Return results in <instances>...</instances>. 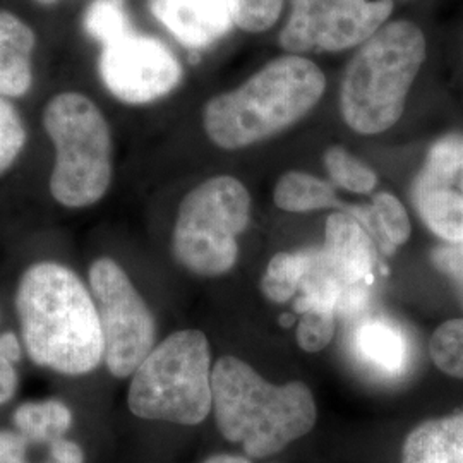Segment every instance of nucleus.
<instances>
[{"label":"nucleus","instance_id":"nucleus-13","mask_svg":"<svg viewBox=\"0 0 463 463\" xmlns=\"http://www.w3.org/2000/svg\"><path fill=\"white\" fill-rule=\"evenodd\" d=\"M151 13L193 50L213 45L233 26L232 0H151Z\"/></svg>","mask_w":463,"mask_h":463},{"label":"nucleus","instance_id":"nucleus-12","mask_svg":"<svg viewBox=\"0 0 463 463\" xmlns=\"http://www.w3.org/2000/svg\"><path fill=\"white\" fill-rule=\"evenodd\" d=\"M422 223L443 242H463V134L432 143L412 184Z\"/></svg>","mask_w":463,"mask_h":463},{"label":"nucleus","instance_id":"nucleus-2","mask_svg":"<svg viewBox=\"0 0 463 463\" xmlns=\"http://www.w3.org/2000/svg\"><path fill=\"white\" fill-rule=\"evenodd\" d=\"M326 91L323 69L304 55H281L239 88L203 109V128L218 148L242 149L298 124Z\"/></svg>","mask_w":463,"mask_h":463},{"label":"nucleus","instance_id":"nucleus-18","mask_svg":"<svg viewBox=\"0 0 463 463\" xmlns=\"http://www.w3.org/2000/svg\"><path fill=\"white\" fill-rule=\"evenodd\" d=\"M357 348L369 363L388 373H398L407 355L402 333L380 319L367 321L357 331Z\"/></svg>","mask_w":463,"mask_h":463},{"label":"nucleus","instance_id":"nucleus-20","mask_svg":"<svg viewBox=\"0 0 463 463\" xmlns=\"http://www.w3.org/2000/svg\"><path fill=\"white\" fill-rule=\"evenodd\" d=\"M325 166L335 185L354 194H369L378 185V175L363 160L344 146H330L325 151Z\"/></svg>","mask_w":463,"mask_h":463},{"label":"nucleus","instance_id":"nucleus-1","mask_svg":"<svg viewBox=\"0 0 463 463\" xmlns=\"http://www.w3.org/2000/svg\"><path fill=\"white\" fill-rule=\"evenodd\" d=\"M17 313L30 357L80 376L103 359L99 311L80 279L57 263L34 265L17 288Z\"/></svg>","mask_w":463,"mask_h":463},{"label":"nucleus","instance_id":"nucleus-9","mask_svg":"<svg viewBox=\"0 0 463 463\" xmlns=\"http://www.w3.org/2000/svg\"><path fill=\"white\" fill-rule=\"evenodd\" d=\"M90 283L103 335V359L117 378L131 376L153 350V315L116 261L97 260L90 268Z\"/></svg>","mask_w":463,"mask_h":463},{"label":"nucleus","instance_id":"nucleus-7","mask_svg":"<svg viewBox=\"0 0 463 463\" xmlns=\"http://www.w3.org/2000/svg\"><path fill=\"white\" fill-rule=\"evenodd\" d=\"M250 222V194L232 175H216L194 187L179 206L172 248L175 260L201 277L231 271L237 237Z\"/></svg>","mask_w":463,"mask_h":463},{"label":"nucleus","instance_id":"nucleus-23","mask_svg":"<svg viewBox=\"0 0 463 463\" xmlns=\"http://www.w3.org/2000/svg\"><path fill=\"white\" fill-rule=\"evenodd\" d=\"M300 313L298 325V347L316 354L330 345L335 335V309L321 302H296Z\"/></svg>","mask_w":463,"mask_h":463},{"label":"nucleus","instance_id":"nucleus-4","mask_svg":"<svg viewBox=\"0 0 463 463\" xmlns=\"http://www.w3.org/2000/svg\"><path fill=\"white\" fill-rule=\"evenodd\" d=\"M426 57V34L412 21L386 23L364 42L340 84V114L348 128L364 136L392 129Z\"/></svg>","mask_w":463,"mask_h":463},{"label":"nucleus","instance_id":"nucleus-5","mask_svg":"<svg viewBox=\"0 0 463 463\" xmlns=\"http://www.w3.org/2000/svg\"><path fill=\"white\" fill-rule=\"evenodd\" d=\"M212 355L204 333L183 330L149 352L134 373L129 409L146 420L196 426L213 409Z\"/></svg>","mask_w":463,"mask_h":463},{"label":"nucleus","instance_id":"nucleus-28","mask_svg":"<svg viewBox=\"0 0 463 463\" xmlns=\"http://www.w3.org/2000/svg\"><path fill=\"white\" fill-rule=\"evenodd\" d=\"M21 357V347L16 335L4 333L0 336V405L16 393V364Z\"/></svg>","mask_w":463,"mask_h":463},{"label":"nucleus","instance_id":"nucleus-29","mask_svg":"<svg viewBox=\"0 0 463 463\" xmlns=\"http://www.w3.org/2000/svg\"><path fill=\"white\" fill-rule=\"evenodd\" d=\"M28 439L23 434L0 430V463H28Z\"/></svg>","mask_w":463,"mask_h":463},{"label":"nucleus","instance_id":"nucleus-32","mask_svg":"<svg viewBox=\"0 0 463 463\" xmlns=\"http://www.w3.org/2000/svg\"><path fill=\"white\" fill-rule=\"evenodd\" d=\"M38 4H43V5H50V4H53L55 0H36Z\"/></svg>","mask_w":463,"mask_h":463},{"label":"nucleus","instance_id":"nucleus-19","mask_svg":"<svg viewBox=\"0 0 463 463\" xmlns=\"http://www.w3.org/2000/svg\"><path fill=\"white\" fill-rule=\"evenodd\" d=\"M367 231L380 237L384 250L393 252L403 246L411 233L412 223L405 206L392 193H378L369 204V227Z\"/></svg>","mask_w":463,"mask_h":463},{"label":"nucleus","instance_id":"nucleus-27","mask_svg":"<svg viewBox=\"0 0 463 463\" xmlns=\"http://www.w3.org/2000/svg\"><path fill=\"white\" fill-rule=\"evenodd\" d=\"M430 265L447 277L463 309V242H441L430 250Z\"/></svg>","mask_w":463,"mask_h":463},{"label":"nucleus","instance_id":"nucleus-30","mask_svg":"<svg viewBox=\"0 0 463 463\" xmlns=\"http://www.w3.org/2000/svg\"><path fill=\"white\" fill-rule=\"evenodd\" d=\"M43 463H84L83 449L69 439L49 443V457Z\"/></svg>","mask_w":463,"mask_h":463},{"label":"nucleus","instance_id":"nucleus-6","mask_svg":"<svg viewBox=\"0 0 463 463\" xmlns=\"http://www.w3.org/2000/svg\"><path fill=\"white\" fill-rule=\"evenodd\" d=\"M43 126L55 146L50 193L67 208L99 203L112 181V137L99 107L81 93L50 99Z\"/></svg>","mask_w":463,"mask_h":463},{"label":"nucleus","instance_id":"nucleus-8","mask_svg":"<svg viewBox=\"0 0 463 463\" xmlns=\"http://www.w3.org/2000/svg\"><path fill=\"white\" fill-rule=\"evenodd\" d=\"M298 302H323L336 313L364 307L374 281V244L355 216L338 212L328 216L325 244L306 250Z\"/></svg>","mask_w":463,"mask_h":463},{"label":"nucleus","instance_id":"nucleus-21","mask_svg":"<svg viewBox=\"0 0 463 463\" xmlns=\"http://www.w3.org/2000/svg\"><path fill=\"white\" fill-rule=\"evenodd\" d=\"M302 277V252H277L266 266L265 275L261 279V290L268 300L281 304L298 294Z\"/></svg>","mask_w":463,"mask_h":463},{"label":"nucleus","instance_id":"nucleus-10","mask_svg":"<svg viewBox=\"0 0 463 463\" xmlns=\"http://www.w3.org/2000/svg\"><path fill=\"white\" fill-rule=\"evenodd\" d=\"M393 0H290L281 49L292 55L361 47L386 24Z\"/></svg>","mask_w":463,"mask_h":463},{"label":"nucleus","instance_id":"nucleus-3","mask_svg":"<svg viewBox=\"0 0 463 463\" xmlns=\"http://www.w3.org/2000/svg\"><path fill=\"white\" fill-rule=\"evenodd\" d=\"M216 426L249 458H266L309 434L317 420L307 384H271L237 357H223L212 371Z\"/></svg>","mask_w":463,"mask_h":463},{"label":"nucleus","instance_id":"nucleus-26","mask_svg":"<svg viewBox=\"0 0 463 463\" xmlns=\"http://www.w3.org/2000/svg\"><path fill=\"white\" fill-rule=\"evenodd\" d=\"M26 143V129L13 103L0 97V175L16 162Z\"/></svg>","mask_w":463,"mask_h":463},{"label":"nucleus","instance_id":"nucleus-11","mask_svg":"<svg viewBox=\"0 0 463 463\" xmlns=\"http://www.w3.org/2000/svg\"><path fill=\"white\" fill-rule=\"evenodd\" d=\"M99 71L105 88L129 105L164 99L179 86L184 74L164 42L134 30L103 47Z\"/></svg>","mask_w":463,"mask_h":463},{"label":"nucleus","instance_id":"nucleus-31","mask_svg":"<svg viewBox=\"0 0 463 463\" xmlns=\"http://www.w3.org/2000/svg\"><path fill=\"white\" fill-rule=\"evenodd\" d=\"M203 463H250V460L248 457H239V455H213Z\"/></svg>","mask_w":463,"mask_h":463},{"label":"nucleus","instance_id":"nucleus-14","mask_svg":"<svg viewBox=\"0 0 463 463\" xmlns=\"http://www.w3.org/2000/svg\"><path fill=\"white\" fill-rule=\"evenodd\" d=\"M33 30L9 11H0V97L19 99L33 83Z\"/></svg>","mask_w":463,"mask_h":463},{"label":"nucleus","instance_id":"nucleus-25","mask_svg":"<svg viewBox=\"0 0 463 463\" xmlns=\"http://www.w3.org/2000/svg\"><path fill=\"white\" fill-rule=\"evenodd\" d=\"M285 0H232L233 26L246 33L271 30L283 13Z\"/></svg>","mask_w":463,"mask_h":463},{"label":"nucleus","instance_id":"nucleus-24","mask_svg":"<svg viewBox=\"0 0 463 463\" xmlns=\"http://www.w3.org/2000/svg\"><path fill=\"white\" fill-rule=\"evenodd\" d=\"M430 361L447 376L463 380V317L445 321L430 340Z\"/></svg>","mask_w":463,"mask_h":463},{"label":"nucleus","instance_id":"nucleus-15","mask_svg":"<svg viewBox=\"0 0 463 463\" xmlns=\"http://www.w3.org/2000/svg\"><path fill=\"white\" fill-rule=\"evenodd\" d=\"M402 463H463V412L415 426L403 441Z\"/></svg>","mask_w":463,"mask_h":463},{"label":"nucleus","instance_id":"nucleus-17","mask_svg":"<svg viewBox=\"0 0 463 463\" xmlns=\"http://www.w3.org/2000/svg\"><path fill=\"white\" fill-rule=\"evenodd\" d=\"M21 434L34 443H52L61 439L72 424V414L62 402L47 400L42 403H24L14 414Z\"/></svg>","mask_w":463,"mask_h":463},{"label":"nucleus","instance_id":"nucleus-16","mask_svg":"<svg viewBox=\"0 0 463 463\" xmlns=\"http://www.w3.org/2000/svg\"><path fill=\"white\" fill-rule=\"evenodd\" d=\"M273 201L277 208L288 213L338 208L340 212L355 216L363 225L367 216V206H350L340 203L330 183L300 170H290L281 175L273 191Z\"/></svg>","mask_w":463,"mask_h":463},{"label":"nucleus","instance_id":"nucleus-22","mask_svg":"<svg viewBox=\"0 0 463 463\" xmlns=\"http://www.w3.org/2000/svg\"><path fill=\"white\" fill-rule=\"evenodd\" d=\"M83 28L103 47L124 36L131 28L124 0H93L83 16Z\"/></svg>","mask_w":463,"mask_h":463}]
</instances>
